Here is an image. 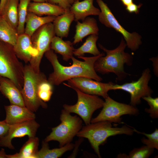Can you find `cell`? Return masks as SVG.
<instances>
[{
  "instance_id": "obj_1",
  "label": "cell",
  "mask_w": 158,
  "mask_h": 158,
  "mask_svg": "<svg viewBox=\"0 0 158 158\" xmlns=\"http://www.w3.org/2000/svg\"><path fill=\"white\" fill-rule=\"evenodd\" d=\"M44 54L54 69L53 72L50 74L48 79L52 85H58L65 81L79 77L89 78L99 81L102 80L96 73L94 65L98 58L104 56L103 53L90 57H78L83 59V61H79L73 56L71 59L73 64L68 66H63L60 63L56 54L51 49L47 51Z\"/></svg>"
},
{
  "instance_id": "obj_2",
  "label": "cell",
  "mask_w": 158,
  "mask_h": 158,
  "mask_svg": "<svg viewBox=\"0 0 158 158\" xmlns=\"http://www.w3.org/2000/svg\"><path fill=\"white\" fill-rule=\"evenodd\" d=\"M98 45L106 55L99 57L95 62L94 67L96 72L102 74L114 73L116 76L117 81L122 80L130 75L124 71V65L131 66L133 57L125 51L127 45L123 38L119 45L112 50L107 49L99 44Z\"/></svg>"
},
{
  "instance_id": "obj_3",
  "label": "cell",
  "mask_w": 158,
  "mask_h": 158,
  "mask_svg": "<svg viewBox=\"0 0 158 158\" xmlns=\"http://www.w3.org/2000/svg\"><path fill=\"white\" fill-rule=\"evenodd\" d=\"M111 123L107 121L90 123L82 127L76 136L87 139L98 157L101 158L99 146L108 138L123 134L130 135L134 132L133 129L126 126L114 127L112 126Z\"/></svg>"
},
{
  "instance_id": "obj_4",
  "label": "cell",
  "mask_w": 158,
  "mask_h": 158,
  "mask_svg": "<svg viewBox=\"0 0 158 158\" xmlns=\"http://www.w3.org/2000/svg\"><path fill=\"white\" fill-rule=\"evenodd\" d=\"M24 68L13 46L0 40V76L11 80L21 92L23 85Z\"/></svg>"
},
{
  "instance_id": "obj_5",
  "label": "cell",
  "mask_w": 158,
  "mask_h": 158,
  "mask_svg": "<svg viewBox=\"0 0 158 158\" xmlns=\"http://www.w3.org/2000/svg\"><path fill=\"white\" fill-rule=\"evenodd\" d=\"M23 85L21 93L25 106L33 112H36L40 106L46 108L47 104L42 100L38 95L40 83L47 79L40 71H35L30 64L24 66Z\"/></svg>"
},
{
  "instance_id": "obj_6",
  "label": "cell",
  "mask_w": 158,
  "mask_h": 158,
  "mask_svg": "<svg viewBox=\"0 0 158 158\" xmlns=\"http://www.w3.org/2000/svg\"><path fill=\"white\" fill-rule=\"evenodd\" d=\"M60 119L61 123L52 128L51 132L44 141L48 142L57 141L60 147L71 142L81 129L82 121L77 115L72 116L64 109L61 111Z\"/></svg>"
},
{
  "instance_id": "obj_7",
  "label": "cell",
  "mask_w": 158,
  "mask_h": 158,
  "mask_svg": "<svg viewBox=\"0 0 158 158\" xmlns=\"http://www.w3.org/2000/svg\"><path fill=\"white\" fill-rule=\"evenodd\" d=\"M76 92L77 103L73 105L64 104L63 109L69 113H74L82 118L86 125L91 123L94 112L103 106L104 101L98 96L84 93L76 88H72Z\"/></svg>"
},
{
  "instance_id": "obj_8",
  "label": "cell",
  "mask_w": 158,
  "mask_h": 158,
  "mask_svg": "<svg viewBox=\"0 0 158 158\" xmlns=\"http://www.w3.org/2000/svg\"><path fill=\"white\" fill-rule=\"evenodd\" d=\"M100 9L98 19L106 27L114 29L123 37L128 47L133 51L138 49L142 44V37L136 32L130 33L119 23L107 4L102 0H96Z\"/></svg>"
},
{
  "instance_id": "obj_9",
  "label": "cell",
  "mask_w": 158,
  "mask_h": 158,
  "mask_svg": "<svg viewBox=\"0 0 158 158\" xmlns=\"http://www.w3.org/2000/svg\"><path fill=\"white\" fill-rule=\"evenodd\" d=\"M102 109L99 114L91 119V123L102 121L121 123V116L125 115H136L138 109L133 105L117 102L109 96L105 99Z\"/></svg>"
},
{
  "instance_id": "obj_10",
  "label": "cell",
  "mask_w": 158,
  "mask_h": 158,
  "mask_svg": "<svg viewBox=\"0 0 158 158\" xmlns=\"http://www.w3.org/2000/svg\"><path fill=\"white\" fill-rule=\"evenodd\" d=\"M151 77L150 70L147 68L143 71L141 76L137 81L121 85L114 83L111 90H122L128 92L130 95V104L135 107L141 103V98L151 96L152 93L153 91L148 85Z\"/></svg>"
},
{
  "instance_id": "obj_11",
  "label": "cell",
  "mask_w": 158,
  "mask_h": 158,
  "mask_svg": "<svg viewBox=\"0 0 158 158\" xmlns=\"http://www.w3.org/2000/svg\"><path fill=\"white\" fill-rule=\"evenodd\" d=\"M52 22L46 23L39 28L31 37L33 47L37 50V55L30 62L29 64L34 70L39 72L40 64L45 52L50 49V44L55 36Z\"/></svg>"
},
{
  "instance_id": "obj_12",
  "label": "cell",
  "mask_w": 158,
  "mask_h": 158,
  "mask_svg": "<svg viewBox=\"0 0 158 158\" xmlns=\"http://www.w3.org/2000/svg\"><path fill=\"white\" fill-rule=\"evenodd\" d=\"M68 84H64L71 88H76L81 92L88 94L101 96L104 99L108 96V92L111 90L114 84L112 82L103 83L84 77L73 78L68 80Z\"/></svg>"
},
{
  "instance_id": "obj_13",
  "label": "cell",
  "mask_w": 158,
  "mask_h": 158,
  "mask_svg": "<svg viewBox=\"0 0 158 158\" xmlns=\"http://www.w3.org/2000/svg\"><path fill=\"white\" fill-rule=\"evenodd\" d=\"M39 127L35 119L10 125L6 135L0 139V146L13 150L14 147L11 143L13 139L26 135L29 138L35 137Z\"/></svg>"
},
{
  "instance_id": "obj_14",
  "label": "cell",
  "mask_w": 158,
  "mask_h": 158,
  "mask_svg": "<svg viewBox=\"0 0 158 158\" xmlns=\"http://www.w3.org/2000/svg\"><path fill=\"white\" fill-rule=\"evenodd\" d=\"M6 117L4 120L11 125L35 119V114L26 107L10 104L5 106Z\"/></svg>"
},
{
  "instance_id": "obj_15",
  "label": "cell",
  "mask_w": 158,
  "mask_h": 158,
  "mask_svg": "<svg viewBox=\"0 0 158 158\" xmlns=\"http://www.w3.org/2000/svg\"><path fill=\"white\" fill-rule=\"evenodd\" d=\"M13 47L18 58L26 63L30 62L37 55V51L33 46L31 37L24 33L18 35Z\"/></svg>"
},
{
  "instance_id": "obj_16",
  "label": "cell",
  "mask_w": 158,
  "mask_h": 158,
  "mask_svg": "<svg viewBox=\"0 0 158 158\" xmlns=\"http://www.w3.org/2000/svg\"><path fill=\"white\" fill-rule=\"evenodd\" d=\"M0 92L11 104L25 107L21 91L9 79L0 76Z\"/></svg>"
},
{
  "instance_id": "obj_17",
  "label": "cell",
  "mask_w": 158,
  "mask_h": 158,
  "mask_svg": "<svg viewBox=\"0 0 158 158\" xmlns=\"http://www.w3.org/2000/svg\"><path fill=\"white\" fill-rule=\"evenodd\" d=\"M94 0L75 1L70 8L73 14L74 20L83 21L90 15L98 16L100 10L93 5Z\"/></svg>"
},
{
  "instance_id": "obj_18",
  "label": "cell",
  "mask_w": 158,
  "mask_h": 158,
  "mask_svg": "<svg viewBox=\"0 0 158 158\" xmlns=\"http://www.w3.org/2000/svg\"><path fill=\"white\" fill-rule=\"evenodd\" d=\"M81 23L79 21L75 26V33L72 42L75 44L82 41L85 37L93 34H98L99 29L96 20L92 17H86Z\"/></svg>"
},
{
  "instance_id": "obj_19",
  "label": "cell",
  "mask_w": 158,
  "mask_h": 158,
  "mask_svg": "<svg viewBox=\"0 0 158 158\" xmlns=\"http://www.w3.org/2000/svg\"><path fill=\"white\" fill-rule=\"evenodd\" d=\"M65 10L57 5L48 2H30L28 5V11L41 16H57L63 13Z\"/></svg>"
},
{
  "instance_id": "obj_20",
  "label": "cell",
  "mask_w": 158,
  "mask_h": 158,
  "mask_svg": "<svg viewBox=\"0 0 158 158\" xmlns=\"http://www.w3.org/2000/svg\"><path fill=\"white\" fill-rule=\"evenodd\" d=\"M74 20V15L70 9L65 10L63 13L56 16L52 22L55 35L61 38L67 37L71 25Z\"/></svg>"
},
{
  "instance_id": "obj_21",
  "label": "cell",
  "mask_w": 158,
  "mask_h": 158,
  "mask_svg": "<svg viewBox=\"0 0 158 158\" xmlns=\"http://www.w3.org/2000/svg\"><path fill=\"white\" fill-rule=\"evenodd\" d=\"M56 16L41 17L33 13L28 12L25 21L24 33L31 37L35 32L43 25L52 22Z\"/></svg>"
},
{
  "instance_id": "obj_22",
  "label": "cell",
  "mask_w": 158,
  "mask_h": 158,
  "mask_svg": "<svg viewBox=\"0 0 158 158\" xmlns=\"http://www.w3.org/2000/svg\"><path fill=\"white\" fill-rule=\"evenodd\" d=\"M72 42L70 41H64L62 38L55 36L52 38L50 48L55 52L61 54L63 60L68 61L73 55L75 49Z\"/></svg>"
},
{
  "instance_id": "obj_23",
  "label": "cell",
  "mask_w": 158,
  "mask_h": 158,
  "mask_svg": "<svg viewBox=\"0 0 158 158\" xmlns=\"http://www.w3.org/2000/svg\"><path fill=\"white\" fill-rule=\"evenodd\" d=\"M39 140L36 136L29 138L19 152L14 154H6V158H36L38 151Z\"/></svg>"
},
{
  "instance_id": "obj_24",
  "label": "cell",
  "mask_w": 158,
  "mask_h": 158,
  "mask_svg": "<svg viewBox=\"0 0 158 158\" xmlns=\"http://www.w3.org/2000/svg\"><path fill=\"white\" fill-rule=\"evenodd\" d=\"M74 145L71 143L58 148L49 149L48 142L43 141L42 147L36 155V158H57L61 157L65 152L72 150Z\"/></svg>"
},
{
  "instance_id": "obj_25",
  "label": "cell",
  "mask_w": 158,
  "mask_h": 158,
  "mask_svg": "<svg viewBox=\"0 0 158 158\" xmlns=\"http://www.w3.org/2000/svg\"><path fill=\"white\" fill-rule=\"evenodd\" d=\"M19 0H7L1 15L13 28L17 30L18 7Z\"/></svg>"
},
{
  "instance_id": "obj_26",
  "label": "cell",
  "mask_w": 158,
  "mask_h": 158,
  "mask_svg": "<svg viewBox=\"0 0 158 158\" xmlns=\"http://www.w3.org/2000/svg\"><path fill=\"white\" fill-rule=\"evenodd\" d=\"M18 35L17 30L0 16V40L14 46Z\"/></svg>"
},
{
  "instance_id": "obj_27",
  "label": "cell",
  "mask_w": 158,
  "mask_h": 158,
  "mask_svg": "<svg viewBox=\"0 0 158 158\" xmlns=\"http://www.w3.org/2000/svg\"><path fill=\"white\" fill-rule=\"evenodd\" d=\"M98 39V34L90 35L82 45L79 48L75 49L73 55L78 57L83 56L85 53H89L94 56L99 55L101 53L96 45Z\"/></svg>"
},
{
  "instance_id": "obj_28",
  "label": "cell",
  "mask_w": 158,
  "mask_h": 158,
  "mask_svg": "<svg viewBox=\"0 0 158 158\" xmlns=\"http://www.w3.org/2000/svg\"><path fill=\"white\" fill-rule=\"evenodd\" d=\"M19 1L18 7V23L17 28L18 35L24 33L28 7L31 0H19Z\"/></svg>"
},
{
  "instance_id": "obj_29",
  "label": "cell",
  "mask_w": 158,
  "mask_h": 158,
  "mask_svg": "<svg viewBox=\"0 0 158 158\" xmlns=\"http://www.w3.org/2000/svg\"><path fill=\"white\" fill-rule=\"evenodd\" d=\"M154 150V149L145 145L140 148L134 149L128 155L120 154L118 157L119 158H147L153 153Z\"/></svg>"
},
{
  "instance_id": "obj_30",
  "label": "cell",
  "mask_w": 158,
  "mask_h": 158,
  "mask_svg": "<svg viewBox=\"0 0 158 158\" xmlns=\"http://www.w3.org/2000/svg\"><path fill=\"white\" fill-rule=\"evenodd\" d=\"M46 79L39 84L38 88V95L40 98L46 102L50 99L53 93V86Z\"/></svg>"
},
{
  "instance_id": "obj_31",
  "label": "cell",
  "mask_w": 158,
  "mask_h": 158,
  "mask_svg": "<svg viewBox=\"0 0 158 158\" xmlns=\"http://www.w3.org/2000/svg\"><path fill=\"white\" fill-rule=\"evenodd\" d=\"M134 132L138 134L145 135L147 139L142 138L141 139L142 143L146 145L153 149L158 150V129L156 128L154 132L151 133L147 134L141 132L133 129Z\"/></svg>"
},
{
  "instance_id": "obj_32",
  "label": "cell",
  "mask_w": 158,
  "mask_h": 158,
  "mask_svg": "<svg viewBox=\"0 0 158 158\" xmlns=\"http://www.w3.org/2000/svg\"><path fill=\"white\" fill-rule=\"evenodd\" d=\"M150 106L149 109L145 108V111L149 114L150 116L153 118L158 117V98L152 97L151 96L145 97L142 98Z\"/></svg>"
},
{
  "instance_id": "obj_33",
  "label": "cell",
  "mask_w": 158,
  "mask_h": 158,
  "mask_svg": "<svg viewBox=\"0 0 158 158\" xmlns=\"http://www.w3.org/2000/svg\"><path fill=\"white\" fill-rule=\"evenodd\" d=\"M75 0H47L48 2L56 5L65 10L69 9Z\"/></svg>"
},
{
  "instance_id": "obj_34",
  "label": "cell",
  "mask_w": 158,
  "mask_h": 158,
  "mask_svg": "<svg viewBox=\"0 0 158 158\" xmlns=\"http://www.w3.org/2000/svg\"><path fill=\"white\" fill-rule=\"evenodd\" d=\"M10 125L6 123L4 120L0 121V139L7 134Z\"/></svg>"
},
{
  "instance_id": "obj_35",
  "label": "cell",
  "mask_w": 158,
  "mask_h": 158,
  "mask_svg": "<svg viewBox=\"0 0 158 158\" xmlns=\"http://www.w3.org/2000/svg\"><path fill=\"white\" fill-rule=\"evenodd\" d=\"M142 4H140L138 5L133 3L126 6V10L129 13H135L138 14L139 11V8L142 5Z\"/></svg>"
},
{
  "instance_id": "obj_36",
  "label": "cell",
  "mask_w": 158,
  "mask_h": 158,
  "mask_svg": "<svg viewBox=\"0 0 158 158\" xmlns=\"http://www.w3.org/2000/svg\"><path fill=\"white\" fill-rule=\"evenodd\" d=\"M123 5L126 6L133 3V0H120Z\"/></svg>"
},
{
  "instance_id": "obj_37",
  "label": "cell",
  "mask_w": 158,
  "mask_h": 158,
  "mask_svg": "<svg viewBox=\"0 0 158 158\" xmlns=\"http://www.w3.org/2000/svg\"><path fill=\"white\" fill-rule=\"evenodd\" d=\"M7 0H0V15H1Z\"/></svg>"
},
{
  "instance_id": "obj_38",
  "label": "cell",
  "mask_w": 158,
  "mask_h": 158,
  "mask_svg": "<svg viewBox=\"0 0 158 158\" xmlns=\"http://www.w3.org/2000/svg\"><path fill=\"white\" fill-rule=\"evenodd\" d=\"M6 153L4 148H1L0 150V158H6Z\"/></svg>"
},
{
  "instance_id": "obj_39",
  "label": "cell",
  "mask_w": 158,
  "mask_h": 158,
  "mask_svg": "<svg viewBox=\"0 0 158 158\" xmlns=\"http://www.w3.org/2000/svg\"><path fill=\"white\" fill-rule=\"evenodd\" d=\"M34 2H48L47 0H30Z\"/></svg>"
},
{
  "instance_id": "obj_40",
  "label": "cell",
  "mask_w": 158,
  "mask_h": 158,
  "mask_svg": "<svg viewBox=\"0 0 158 158\" xmlns=\"http://www.w3.org/2000/svg\"><path fill=\"white\" fill-rule=\"evenodd\" d=\"M75 1H79V0H75Z\"/></svg>"
},
{
  "instance_id": "obj_41",
  "label": "cell",
  "mask_w": 158,
  "mask_h": 158,
  "mask_svg": "<svg viewBox=\"0 0 158 158\" xmlns=\"http://www.w3.org/2000/svg\"></svg>"
}]
</instances>
